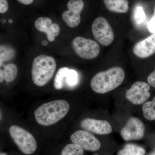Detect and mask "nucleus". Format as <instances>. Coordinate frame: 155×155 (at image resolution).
I'll return each mask as SVG.
<instances>
[{
  "instance_id": "f8f14e48",
  "label": "nucleus",
  "mask_w": 155,
  "mask_h": 155,
  "mask_svg": "<svg viewBox=\"0 0 155 155\" xmlns=\"http://www.w3.org/2000/svg\"><path fill=\"white\" fill-rule=\"evenodd\" d=\"M133 53L137 57L145 58L155 53V33L138 42L133 48Z\"/></svg>"
},
{
  "instance_id": "6ab92c4d",
  "label": "nucleus",
  "mask_w": 155,
  "mask_h": 155,
  "mask_svg": "<svg viewBox=\"0 0 155 155\" xmlns=\"http://www.w3.org/2000/svg\"><path fill=\"white\" fill-rule=\"evenodd\" d=\"M84 150L80 146L71 143L66 145L60 155H84Z\"/></svg>"
},
{
  "instance_id": "4be33fe9",
  "label": "nucleus",
  "mask_w": 155,
  "mask_h": 155,
  "mask_svg": "<svg viewBox=\"0 0 155 155\" xmlns=\"http://www.w3.org/2000/svg\"><path fill=\"white\" fill-rule=\"evenodd\" d=\"M146 16L143 8L140 6H137L133 12V19L136 24L139 25L142 24L145 20Z\"/></svg>"
},
{
  "instance_id": "1a4fd4ad",
  "label": "nucleus",
  "mask_w": 155,
  "mask_h": 155,
  "mask_svg": "<svg viewBox=\"0 0 155 155\" xmlns=\"http://www.w3.org/2000/svg\"><path fill=\"white\" fill-rule=\"evenodd\" d=\"M72 143L80 146L84 150L95 151L100 149L101 143L99 140L86 130H78L70 137Z\"/></svg>"
},
{
  "instance_id": "39448f33",
  "label": "nucleus",
  "mask_w": 155,
  "mask_h": 155,
  "mask_svg": "<svg viewBox=\"0 0 155 155\" xmlns=\"http://www.w3.org/2000/svg\"><path fill=\"white\" fill-rule=\"evenodd\" d=\"M72 46L78 56L86 60L94 59L100 53V46L96 41L82 37H76L73 39Z\"/></svg>"
},
{
  "instance_id": "7c9ffc66",
  "label": "nucleus",
  "mask_w": 155,
  "mask_h": 155,
  "mask_svg": "<svg viewBox=\"0 0 155 155\" xmlns=\"http://www.w3.org/2000/svg\"><path fill=\"white\" fill-rule=\"evenodd\" d=\"M42 44L44 45H47V42L45 41H44L42 42Z\"/></svg>"
},
{
  "instance_id": "f257e3e1",
  "label": "nucleus",
  "mask_w": 155,
  "mask_h": 155,
  "mask_svg": "<svg viewBox=\"0 0 155 155\" xmlns=\"http://www.w3.org/2000/svg\"><path fill=\"white\" fill-rule=\"evenodd\" d=\"M69 109V103L66 100H54L44 103L37 108L34 112L35 119L41 126H51L64 119Z\"/></svg>"
},
{
  "instance_id": "0eeeda50",
  "label": "nucleus",
  "mask_w": 155,
  "mask_h": 155,
  "mask_svg": "<svg viewBox=\"0 0 155 155\" xmlns=\"http://www.w3.org/2000/svg\"><path fill=\"white\" fill-rule=\"evenodd\" d=\"M145 126L140 119L131 117L120 131L122 138L126 141L138 140L144 136Z\"/></svg>"
},
{
  "instance_id": "2eb2a0df",
  "label": "nucleus",
  "mask_w": 155,
  "mask_h": 155,
  "mask_svg": "<svg viewBox=\"0 0 155 155\" xmlns=\"http://www.w3.org/2000/svg\"><path fill=\"white\" fill-rule=\"evenodd\" d=\"M145 150L143 148L134 144H127L120 150L117 155H144Z\"/></svg>"
},
{
  "instance_id": "b1692460",
  "label": "nucleus",
  "mask_w": 155,
  "mask_h": 155,
  "mask_svg": "<svg viewBox=\"0 0 155 155\" xmlns=\"http://www.w3.org/2000/svg\"><path fill=\"white\" fill-rule=\"evenodd\" d=\"M9 9V5L7 0H0V14H5Z\"/></svg>"
},
{
  "instance_id": "423d86ee",
  "label": "nucleus",
  "mask_w": 155,
  "mask_h": 155,
  "mask_svg": "<svg viewBox=\"0 0 155 155\" xmlns=\"http://www.w3.org/2000/svg\"><path fill=\"white\" fill-rule=\"evenodd\" d=\"M91 29L94 38L102 45L108 46L114 41V31L104 17H98L95 19L92 24Z\"/></svg>"
},
{
  "instance_id": "a878e982",
  "label": "nucleus",
  "mask_w": 155,
  "mask_h": 155,
  "mask_svg": "<svg viewBox=\"0 0 155 155\" xmlns=\"http://www.w3.org/2000/svg\"><path fill=\"white\" fill-rule=\"evenodd\" d=\"M17 1L23 5H28L32 3L34 0H17Z\"/></svg>"
},
{
  "instance_id": "473e14b6",
  "label": "nucleus",
  "mask_w": 155,
  "mask_h": 155,
  "mask_svg": "<svg viewBox=\"0 0 155 155\" xmlns=\"http://www.w3.org/2000/svg\"></svg>"
},
{
  "instance_id": "20e7f679",
  "label": "nucleus",
  "mask_w": 155,
  "mask_h": 155,
  "mask_svg": "<svg viewBox=\"0 0 155 155\" xmlns=\"http://www.w3.org/2000/svg\"><path fill=\"white\" fill-rule=\"evenodd\" d=\"M9 134L19 150L25 155H31L36 151L37 142L35 137L28 130L17 125H12Z\"/></svg>"
},
{
  "instance_id": "a211bd4d",
  "label": "nucleus",
  "mask_w": 155,
  "mask_h": 155,
  "mask_svg": "<svg viewBox=\"0 0 155 155\" xmlns=\"http://www.w3.org/2000/svg\"><path fill=\"white\" fill-rule=\"evenodd\" d=\"M16 55L14 48L8 45H0V60L4 62L11 61Z\"/></svg>"
},
{
  "instance_id": "f3484780",
  "label": "nucleus",
  "mask_w": 155,
  "mask_h": 155,
  "mask_svg": "<svg viewBox=\"0 0 155 155\" xmlns=\"http://www.w3.org/2000/svg\"><path fill=\"white\" fill-rule=\"evenodd\" d=\"M144 118L149 121L155 120V96L152 101L144 103L142 107Z\"/></svg>"
},
{
  "instance_id": "bb28decb",
  "label": "nucleus",
  "mask_w": 155,
  "mask_h": 155,
  "mask_svg": "<svg viewBox=\"0 0 155 155\" xmlns=\"http://www.w3.org/2000/svg\"><path fill=\"white\" fill-rule=\"evenodd\" d=\"M4 80H5V79H4L3 71L2 70V69H0V83L3 82Z\"/></svg>"
},
{
  "instance_id": "dca6fc26",
  "label": "nucleus",
  "mask_w": 155,
  "mask_h": 155,
  "mask_svg": "<svg viewBox=\"0 0 155 155\" xmlns=\"http://www.w3.org/2000/svg\"><path fill=\"white\" fill-rule=\"evenodd\" d=\"M4 79L7 82H11L15 80L18 74V69L15 64H9L4 67L3 70Z\"/></svg>"
},
{
  "instance_id": "aec40b11",
  "label": "nucleus",
  "mask_w": 155,
  "mask_h": 155,
  "mask_svg": "<svg viewBox=\"0 0 155 155\" xmlns=\"http://www.w3.org/2000/svg\"><path fill=\"white\" fill-rule=\"evenodd\" d=\"M69 68L63 67L58 70L54 80V87L56 90H60L64 87V81Z\"/></svg>"
},
{
  "instance_id": "412c9836",
  "label": "nucleus",
  "mask_w": 155,
  "mask_h": 155,
  "mask_svg": "<svg viewBox=\"0 0 155 155\" xmlns=\"http://www.w3.org/2000/svg\"><path fill=\"white\" fill-rule=\"evenodd\" d=\"M65 80L66 84L69 87H73L76 86L79 81V76L77 71L75 69H69L67 72Z\"/></svg>"
},
{
  "instance_id": "c756f323",
  "label": "nucleus",
  "mask_w": 155,
  "mask_h": 155,
  "mask_svg": "<svg viewBox=\"0 0 155 155\" xmlns=\"http://www.w3.org/2000/svg\"><path fill=\"white\" fill-rule=\"evenodd\" d=\"M0 155H8L5 153H0Z\"/></svg>"
},
{
  "instance_id": "c85d7f7f",
  "label": "nucleus",
  "mask_w": 155,
  "mask_h": 155,
  "mask_svg": "<svg viewBox=\"0 0 155 155\" xmlns=\"http://www.w3.org/2000/svg\"><path fill=\"white\" fill-rule=\"evenodd\" d=\"M3 64V61H1V60H0V68H1V67H2V66Z\"/></svg>"
},
{
  "instance_id": "5701e85b",
  "label": "nucleus",
  "mask_w": 155,
  "mask_h": 155,
  "mask_svg": "<svg viewBox=\"0 0 155 155\" xmlns=\"http://www.w3.org/2000/svg\"><path fill=\"white\" fill-rule=\"evenodd\" d=\"M147 27L151 33H155V7L153 14L148 23Z\"/></svg>"
},
{
  "instance_id": "6e6552de",
  "label": "nucleus",
  "mask_w": 155,
  "mask_h": 155,
  "mask_svg": "<svg viewBox=\"0 0 155 155\" xmlns=\"http://www.w3.org/2000/svg\"><path fill=\"white\" fill-rule=\"evenodd\" d=\"M150 85L144 81H137L127 90L125 97L134 105L144 104L150 97Z\"/></svg>"
},
{
  "instance_id": "4468645a",
  "label": "nucleus",
  "mask_w": 155,
  "mask_h": 155,
  "mask_svg": "<svg viewBox=\"0 0 155 155\" xmlns=\"http://www.w3.org/2000/svg\"><path fill=\"white\" fill-rule=\"evenodd\" d=\"M52 23L51 19L48 17H40L36 19L34 25L38 30L45 33L47 37L51 32Z\"/></svg>"
},
{
  "instance_id": "393cba45",
  "label": "nucleus",
  "mask_w": 155,
  "mask_h": 155,
  "mask_svg": "<svg viewBox=\"0 0 155 155\" xmlns=\"http://www.w3.org/2000/svg\"><path fill=\"white\" fill-rule=\"evenodd\" d=\"M147 82L150 85L155 88V69L148 76Z\"/></svg>"
},
{
  "instance_id": "f03ea898",
  "label": "nucleus",
  "mask_w": 155,
  "mask_h": 155,
  "mask_svg": "<svg viewBox=\"0 0 155 155\" xmlns=\"http://www.w3.org/2000/svg\"><path fill=\"white\" fill-rule=\"evenodd\" d=\"M125 78V72L122 68L114 67L97 73L92 78L91 87L95 92L104 94L120 86Z\"/></svg>"
},
{
  "instance_id": "2f4dec72",
  "label": "nucleus",
  "mask_w": 155,
  "mask_h": 155,
  "mask_svg": "<svg viewBox=\"0 0 155 155\" xmlns=\"http://www.w3.org/2000/svg\"><path fill=\"white\" fill-rule=\"evenodd\" d=\"M155 155V154H154V155Z\"/></svg>"
},
{
  "instance_id": "9d476101",
  "label": "nucleus",
  "mask_w": 155,
  "mask_h": 155,
  "mask_svg": "<svg viewBox=\"0 0 155 155\" xmlns=\"http://www.w3.org/2000/svg\"><path fill=\"white\" fill-rule=\"evenodd\" d=\"M68 10L62 14V18L70 28L77 27L81 22V13L84 7L82 0H69L67 3Z\"/></svg>"
},
{
  "instance_id": "ddd939ff",
  "label": "nucleus",
  "mask_w": 155,
  "mask_h": 155,
  "mask_svg": "<svg viewBox=\"0 0 155 155\" xmlns=\"http://www.w3.org/2000/svg\"><path fill=\"white\" fill-rule=\"evenodd\" d=\"M109 11L118 13H125L129 10L127 0H103Z\"/></svg>"
},
{
  "instance_id": "7ed1b4c3",
  "label": "nucleus",
  "mask_w": 155,
  "mask_h": 155,
  "mask_svg": "<svg viewBox=\"0 0 155 155\" xmlns=\"http://www.w3.org/2000/svg\"><path fill=\"white\" fill-rule=\"evenodd\" d=\"M56 68V62L53 57L46 55L36 57L34 59L31 70L34 84L40 87L46 85L54 76Z\"/></svg>"
},
{
  "instance_id": "9b49d317",
  "label": "nucleus",
  "mask_w": 155,
  "mask_h": 155,
  "mask_svg": "<svg viewBox=\"0 0 155 155\" xmlns=\"http://www.w3.org/2000/svg\"><path fill=\"white\" fill-rule=\"evenodd\" d=\"M80 126L87 131L100 135L109 134L113 131L111 124L106 120L86 118L81 122Z\"/></svg>"
},
{
  "instance_id": "cd10ccee",
  "label": "nucleus",
  "mask_w": 155,
  "mask_h": 155,
  "mask_svg": "<svg viewBox=\"0 0 155 155\" xmlns=\"http://www.w3.org/2000/svg\"><path fill=\"white\" fill-rule=\"evenodd\" d=\"M2 112H1V110H0V121L2 120Z\"/></svg>"
}]
</instances>
